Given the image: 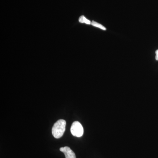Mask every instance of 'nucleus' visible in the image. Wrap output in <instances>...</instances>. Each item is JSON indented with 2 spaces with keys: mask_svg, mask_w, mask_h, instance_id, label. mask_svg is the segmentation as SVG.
<instances>
[{
  "mask_svg": "<svg viewBox=\"0 0 158 158\" xmlns=\"http://www.w3.org/2000/svg\"><path fill=\"white\" fill-rule=\"evenodd\" d=\"M66 121L64 119H59L55 123L52 128V134L54 138H60L65 132Z\"/></svg>",
  "mask_w": 158,
  "mask_h": 158,
  "instance_id": "obj_1",
  "label": "nucleus"
},
{
  "mask_svg": "<svg viewBox=\"0 0 158 158\" xmlns=\"http://www.w3.org/2000/svg\"><path fill=\"white\" fill-rule=\"evenodd\" d=\"M70 131L72 135L75 137H81L84 134V128L80 122L75 121L72 125Z\"/></svg>",
  "mask_w": 158,
  "mask_h": 158,
  "instance_id": "obj_2",
  "label": "nucleus"
},
{
  "mask_svg": "<svg viewBox=\"0 0 158 158\" xmlns=\"http://www.w3.org/2000/svg\"><path fill=\"white\" fill-rule=\"evenodd\" d=\"M60 151L61 152L64 153L65 158H76L75 153L68 146L60 148Z\"/></svg>",
  "mask_w": 158,
  "mask_h": 158,
  "instance_id": "obj_3",
  "label": "nucleus"
},
{
  "mask_svg": "<svg viewBox=\"0 0 158 158\" xmlns=\"http://www.w3.org/2000/svg\"><path fill=\"white\" fill-rule=\"evenodd\" d=\"M79 22L81 23H84L87 24H90L91 22L89 20L87 19L84 15H82L79 19Z\"/></svg>",
  "mask_w": 158,
  "mask_h": 158,
  "instance_id": "obj_4",
  "label": "nucleus"
},
{
  "mask_svg": "<svg viewBox=\"0 0 158 158\" xmlns=\"http://www.w3.org/2000/svg\"><path fill=\"white\" fill-rule=\"evenodd\" d=\"M91 24L92 26H94V27H96L102 29V30H104V31H106V28L103 26L101 24L99 23L93 21L91 23Z\"/></svg>",
  "mask_w": 158,
  "mask_h": 158,
  "instance_id": "obj_5",
  "label": "nucleus"
},
{
  "mask_svg": "<svg viewBox=\"0 0 158 158\" xmlns=\"http://www.w3.org/2000/svg\"><path fill=\"white\" fill-rule=\"evenodd\" d=\"M156 60H158V50H157V51H156Z\"/></svg>",
  "mask_w": 158,
  "mask_h": 158,
  "instance_id": "obj_6",
  "label": "nucleus"
}]
</instances>
